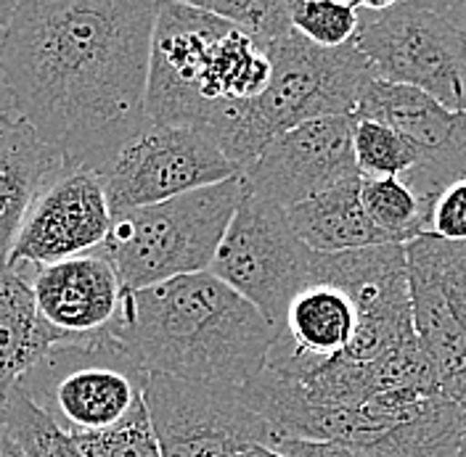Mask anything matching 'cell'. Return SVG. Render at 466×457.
<instances>
[{"mask_svg": "<svg viewBox=\"0 0 466 457\" xmlns=\"http://www.w3.org/2000/svg\"><path fill=\"white\" fill-rule=\"evenodd\" d=\"M159 3L19 0L0 51L8 109L69 167L98 174L146 124Z\"/></svg>", "mask_w": 466, "mask_h": 457, "instance_id": "6da1fadb", "label": "cell"}, {"mask_svg": "<svg viewBox=\"0 0 466 457\" xmlns=\"http://www.w3.org/2000/svg\"><path fill=\"white\" fill-rule=\"evenodd\" d=\"M148 375L241 389L258 378L279 328L212 273L127 291L112 328Z\"/></svg>", "mask_w": 466, "mask_h": 457, "instance_id": "7a4b0ae2", "label": "cell"}, {"mask_svg": "<svg viewBox=\"0 0 466 457\" xmlns=\"http://www.w3.org/2000/svg\"><path fill=\"white\" fill-rule=\"evenodd\" d=\"M270 83V58L255 40L199 3H159L146 116L191 127L223 148L238 114Z\"/></svg>", "mask_w": 466, "mask_h": 457, "instance_id": "3957f363", "label": "cell"}, {"mask_svg": "<svg viewBox=\"0 0 466 457\" xmlns=\"http://www.w3.org/2000/svg\"><path fill=\"white\" fill-rule=\"evenodd\" d=\"M270 83L260 98L249 101L238 114L223 154L241 172L260 151L291 127L320 116H355V109L374 77L360 51L350 43L342 48H319L302 35L289 32L268 48Z\"/></svg>", "mask_w": 466, "mask_h": 457, "instance_id": "277c9868", "label": "cell"}, {"mask_svg": "<svg viewBox=\"0 0 466 457\" xmlns=\"http://www.w3.org/2000/svg\"><path fill=\"white\" fill-rule=\"evenodd\" d=\"M244 196L247 180L238 174L177 199L115 214L98 252L115 264L125 291L209 273Z\"/></svg>", "mask_w": 466, "mask_h": 457, "instance_id": "5b68a950", "label": "cell"}, {"mask_svg": "<svg viewBox=\"0 0 466 457\" xmlns=\"http://www.w3.org/2000/svg\"><path fill=\"white\" fill-rule=\"evenodd\" d=\"M148 373L112 331L56 343L19 389L75 439L127 426L146 412Z\"/></svg>", "mask_w": 466, "mask_h": 457, "instance_id": "8992f818", "label": "cell"}, {"mask_svg": "<svg viewBox=\"0 0 466 457\" xmlns=\"http://www.w3.org/2000/svg\"><path fill=\"white\" fill-rule=\"evenodd\" d=\"M358 22L352 45L377 80L416 87L466 114V37L432 0L360 3Z\"/></svg>", "mask_w": 466, "mask_h": 457, "instance_id": "52a82bcc", "label": "cell"}, {"mask_svg": "<svg viewBox=\"0 0 466 457\" xmlns=\"http://www.w3.org/2000/svg\"><path fill=\"white\" fill-rule=\"evenodd\" d=\"M146 412L162 457H233L273 450L287 442L241 389L197 383L151 373L146 381Z\"/></svg>", "mask_w": 466, "mask_h": 457, "instance_id": "ba28073f", "label": "cell"}, {"mask_svg": "<svg viewBox=\"0 0 466 457\" xmlns=\"http://www.w3.org/2000/svg\"><path fill=\"white\" fill-rule=\"evenodd\" d=\"M313 259L316 254L291 228L287 209L247 191L209 273L281 328L294 293L313 281Z\"/></svg>", "mask_w": 466, "mask_h": 457, "instance_id": "9c48e42d", "label": "cell"}, {"mask_svg": "<svg viewBox=\"0 0 466 457\" xmlns=\"http://www.w3.org/2000/svg\"><path fill=\"white\" fill-rule=\"evenodd\" d=\"M238 174L241 167L199 130L148 122L101 172V180L112 214H122Z\"/></svg>", "mask_w": 466, "mask_h": 457, "instance_id": "30bf717a", "label": "cell"}, {"mask_svg": "<svg viewBox=\"0 0 466 457\" xmlns=\"http://www.w3.org/2000/svg\"><path fill=\"white\" fill-rule=\"evenodd\" d=\"M413 331L440 389L466 410V243L427 233L406 243Z\"/></svg>", "mask_w": 466, "mask_h": 457, "instance_id": "8fae6325", "label": "cell"}, {"mask_svg": "<svg viewBox=\"0 0 466 457\" xmlns=\"http://www.w3.org/2000/svg\"><path fill=\"white\" fill-rule=\"evenodd\" d=\"M313 281L345 291L358 313L355 339L339 357L371 363L384 352L416 339L406 246L384 243L339 254H316Z\"/></svg>", "mask_w": 466, "mask_h": 457, "instance_id": "7c38bea8", "label": "cell"}, {"mask_svg": "<svg viewBox=\"0 0 466 457\" xmlns=\"http://www.w3.org/2000/svg\"><path fill=\"white\" fill-rule=\"evenodd\" d=\"M352 127L355 116H320L281 133L244 172L247 191L291 209L323 191L358 180Z\"/></svg>", "mask_w": 466, "mask_h": 457, "instance_id": "4fadbf2b", "label": "cell"}, {"mask_svg": "<svg viewBox=\"0 0 466 457\" xmlns=\"http://www.w3.org/2000/svg\"><path fill=\"white\" fill-rule=\"evenodd\" d=\"M112 220L115 214L101 174L66 164L37 194L5 264L32 273L61 259L96 252L106 241Z\"/></svg>", "mask_w": 466, "mask_h": 457, "instance_id": "5bb4252c", "label": "cell"}, {"mask_svg": "<svg viewBox=\"0 0 466 457\" xmlns=\"http://www.w3.org/2000/svg\"><path fill=\"white\" fill-rule=\"evenodd\" d=\"M355 119L384 122L410 141L419 162L403 180L432 206L445 188L466 180L464 112L445 109L416 87L371 80L355 109Z\"/></svg>", "mask_w": 466, "mask_h": 457, "instance_id": "9a60e30c", "label": "cell"}, {"mask_svg": "<svg viewBox=\"0 0 466 457\" xmlns=\"http://www.w3.org/2000/svg\"><path fill=\"white\" fill-rule=\"evenodd\" d=\"M37 310L58 336L87 339L112 331L127 291L98 249L29 273Z\"/></svg>", "mask_w": 466, "mask_h": 457, "instance_id": "2e32d148", "label": "cell"}, {"mask_svg": "<svg viewBox=\"0 0 466 457\" xmlns=\"http://www.w3.org/2000/svg\"><path fill=\"white\" fill-rule=\"evenodd\" d=\"M66 167L14 109H0V264L8 262L14 241L27 220L37 194Z\"/></svg>", "mask_w": 466, "mask_h": 457, "instance_id": "e0dca14e", "label": "cell"}, {"mask_svg": "<svg viewBox=\"0 0 466 457\" xmlns=\"http://www.w3.org/2000/svg\"><path fill=\"white\" fill-rule=\"evenodd\" d=\"M61 342L37 310L27 270L0 264V402Z\"/></svg>", "mask_w": 466, "mask_h": 457, "instance_id": "ac0fdd59", "label": "cell"}, {"mask_svg": "<svg viewBox=\"0 0 466 457\" xmlns=\"http://www.w3.org/2000/svg\"><path fill=\"white\" fill-rule=\"evenodd\" d=\"M297 238L313 254H339L390 243L360 201V177L287 209Z\"/></svg>", "mask_w": 466, "mask_h": 457, "instance_id": "d6986e66", "label": "cell"}, {"mask_svg": "<svg viewBox=\"0 0 466 457\" xmlns=\"http://www.w3.org/2000/svg\"><path fill=\"white\" fill-rule=\"evenodd\" d=\"M360 201L371 223L390 243L406 246L432 233L435 206L421 199L403 177H360Z\"/></svg>", "mask_w": 466, "mask_h": 457, "instance_id": "ffe728a7", "label": "cell"}, {"mask_svg": "<svg viewBox=\"0 0 466 457\" xmlns=\"http://www.w3.org/2000/svg\"><path fill=\"white\" fill-rule=\"evenodd\" d=\"M3 423L27 457H86L77 439L40 412L19 386L3 402Z\"/></svg>", "mask_w": 466, "mask_h": 457, "instance_id": "44dd1931", "label": "cell"}, {"mask_svg": "<svg viewBox=\"0 0 466 457\" xmlns=\"http://www.w3.org/2000/svg\"><path fill=\"white\" fill-rule=\"evenodd\" d=\"M352 151L360 177H403L419 162L416 148L398 130L377 119H355Z\"/></svg>", "mask_w": 466, "mask_h": 457, "instance_id": "7402d4cb", "label": "cell"}, {"mask_svg": "<svg viewBox=\"0 0 466 457\" xmlns=\"http://www.w3.org/2000/svg\"><path fill=\"white\" fill-rule=\"evenodd\" d=\"M358 3L339 0H289L291 29L319 48H342L355 43Z\"/></svg>", "mask_w": 466, "mask_h": 457, "instance_id": "603a6c76", "label": "cell"}, {"mask_svg": "<svg viewBox=\"0 0 466 457\" xmlns=\"http://www.w3.org/2000/svg\"><path fill=\"white\" fill-rule=\"evenodd\" d=\"M268 51L291 29L289 0H194Z\"/></svg>", "mask_w": 466, "mask_h": 457, "instance_id": "cb8c5ba5", "label": "cell"}, {"mask_svg": "<svg viewBox=\"0 0 466 457\" xmlns=\"http://www.w3.org/2000/svg\"><path fill=\"white\" fill-rule=\"evenodd\" d=\"M86 457H162L159 442L148 423V412L127 426L77 439Z\"/></svg>", "mask_w": 466, "mask_h": 457, "instance_id": "d4e9b609", "label": "cell"}, {"mask_svg": "<svg viewBox=\"0 0 466 457\" xmlns=\"http://www.w3.org/2000/svg\"><path fill=\"white\" fill-rule=\"evenodd\" d=\"M432 233L445 241L466 243V180L453 183L437 199L432 212Z\"/></svg>", "mask_w": 466, "mask_h": 457, "instance_id": "484cf974", "label": "cell"}, {"mask_svg": "<svg viewBox=\"0 0 466 457\" xmlns=\"http://www.w3.org/2000/svg\"><path fill=\"white\" fill-rule=\"evenodd\" d=\"M279 455L284 457H371L348 444L334 442H305V439H287L279 447Z\"/></svg>", "mask_w": 466, "mask_h": 457, "instance_id": "4316f807", "label": "cell"}, {"mask_svg": "<svg viewBox=\"0 0 466 457\" xmlns=\"http://www.w3.org/2000/svg\"><path fill=\"white\" fill-rule=\"evenodd\" d=\"M437 14H442L453 27L466 37V3H445V0H432Z\"/></svg>", "mask_w": 466, "mask_h": 457, "instance_id": "83f0119b", "label": "cell"}, {"mask_svg": "<svg viewBox=\"0 0 466 457\" xmlns=\"http://www.w3.org/2000/svg\"><path fill=\"white\" fill-rule=\"evenodd\" d=\"M0 457H27L22 444L11 436V431L3 423V410H0Z\"/></svg>", "mask_w": 466, "mask_h": 457, "instance_id": "f1b7e54d", "label": "cell"}, {"mask_svg": "<svg viewBox=\"0 0 466 457\" xmlns=\"http://www.w3.org/2000/svg\"><path fill=\"white\" fill-rule=\"evenodd\" d=\"M14 11H16V3L14 0H0V51H3L5 35H8V27H11Z\"/></svg>", "mask_w": 466, "mask_h": 457, "instance_id": "f546056e", "label": "cell"}, {"mask_svg": "<svg viewBox=\"0 0 466 457\" xmlns=\"http://www.w3.org/2000/svg\"><path fill=\"white\" fill-rule=\"evenodd\" d=\"M233 457H284L279 455V452H273V450H249V452H238V455Z\"/></svg>", "mask_w": 466, "mask_h": 457, "instance_id": "4dcf8cb0", "label": "cell"}, {"mask_svg": "<svg viewBox=\"0 0 466 457\" xmlns=\"http://www.w3.org/2000/svg\"><path fill=\"white\" fill-rule=\"evenodd\" d=\"M456 457H466V429H464V436H461V444H459V452Z\"/></svg>", "mask_w": 466, "mask_h": 457, "instance_id": "1f68e13d", "label": "cell"}, {"mask_svg": "<svg viewBox=\"0 0 466 457\" xmlns=\"http://www.w3.org/2000/svg\"><path fill=\"white\" fill-rule=\"evenodd\" d=\"M0 410H3V402H0Z\"/></svg>", "mask_w": 466, "mask_h": 457, "instance_id": "d6a6232c", "label": "cell"}]
</instances>
